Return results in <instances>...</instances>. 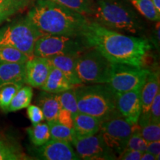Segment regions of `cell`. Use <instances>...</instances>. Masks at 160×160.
Instances as JSON below:
<instances>
[{
	"mask_svg": "<svg viewBox=\"0 0 160 160\" xmlns=\"http://www.w3.org/2000/svg\"><path fill=\"white\" fill-rule=\"evenodd\" d=\"M79 37L88 49L95 50L113 64L144 68L152 48L147 39L122 34L95 21H88Z\"/></svg>",
	"mask_w": 160,
	"mask_h": 160,
	"instance_id": "6da1fadb",
	"label": "cell"
},
{
	"mask_svg": "<svg viewBox=\"0 0 160 160\" xmlns=\"http://www.w3.org/2000/svg\"><path fill=\"white\" fill-rule=\"evenodd\" d=\"M27 17L42 34L77 37L88 22L85 16L51 0H35Z\"/></svg>",
	"mask_w": 160,
	"mask_h": 160,
	"instance_id": "7a4b0ae2",
	"label": "cell"
},
{
	"mask_svg": "<svg viewBox=\"0 0 160 160\" xmlns=\"http://www.w3.org/2000/svg\"><path fill=\"white\" fill-rule=\"evenodd\" d=\"M93 15L96 22L111 30L138 33L143 29L137 15L119 0H98Z\"/></svg>",
	"mask_w": 160,
	"mask_h": 160,
	"instance_id": "3957f363",
	"label": "cell"
},
{
	"mask_svg": "<svg viewBox=\"0 0 160 160\" xmlns=\"http://www.w3.org/2000/svg\"><path fill=\"white\" fill-rule=\"evenodd\" d=\"M79 112L103 120L119 113L116 95L106 84L77 85L74 88Z\"/></svg>",
	"mask_w": 160,
	"mask_h": 160,
	"instance_id": "277c9868",
	"label": "cell"
},
{
	"mask_svg": "<svg viewBox=\"0 0 160 160\" xmlns=\"http://www.w3.org/2000/svg\"><path fill=\"white\" fill-rule=\"evenodd\" d=\"M42 35L28 17H23L0 29V47L15 48L31 58L36 42Z\"/></svg>",
	"mask_w": 160,
	"mask_h": 160,
	"instance_id": "5b68a950",
	"label": "cell"
},
{
	"mask_svg": "<svg viewBox=\"0 0 160 160\" xmlns=\"http://www.w3.org/2000/svg\"><path fill=\"white\" fill-rule=\"evenodd\" d=\"M113 63L93 49L80 53L76 70L82 83L106 84L111 77Z\"/></svg>",
	"mask_w": 160,
	"mask_h": 160,
	"instance_id": "8992f818",
	"label": "cell"
},
{
	"mask_svg": "<svg viewBox=\"0 0 160 160\" xmlns=\"http://www.w3.org/2000/svg\"><path fill=\"white\" fill-rule=\"evenodd\" d=\"M87 49L79 37L44 34L36 42L33 56L48 59L56 56L79 54Z\"/></svg>",
	"mask_w": 160,
	"mask_h": 160,
	"instance_id": "52a82bcc",
	"label": "cell"
},
{
	"mask_svg": "<svg viewBox=\"0 0 160 160\" xmlns=\"http://www.w3.org/2000/svg\"><path fill=\"white\" fill-rule=\"evenodd\" d=\"M134 127L117 113L102 120L99 133L106 145L119 156L125 149Z\"/></svg>",
	"mask_w": 160,
	"mask_h": 160,
	"instance_id": "ba28073f",
	"label": "cell"
},
{
	"mask_svg": "<svg viewBox=\"0 0 160 160\" xmlns=\"http://www.w3.org/2000/svg\"><path fill=\"white\" fill-rule=\"evenodd\" d=\"M151 71L144 68L113 64L111 77L106 85L114 93H122L142 87Z\"/></svg>",
	"mask_w": 160,
	"mask_h": 160,
	"instance_id": "9c48e42d",
	"label": "cell"
},
{
	"mask_svg": "<svg viewBox=\"0 0 160 160\" xmlns=\"http://www.w3.org/2000/svg\"><path fill=\"white\" fill-rule=\"evenodd\" d=\"M72 145L80 159L85 160H113L117 155L106 145L99 133L84 138L73 137Z\"/></svg>",
	"mask_w": 160,
	"mask_h": 160,
	"instance_id": "30bf717a",
	"label": "cell"
},
{
	"mask_svg": "<svg viewBox=\"0 0 160 160\" xmlns=\"http://www.w3.org/2000/svg\"><path fill=\"white\" fill-rule=\"evenodd\" d=\"M142 87L125 93H115L118 112L133 125H138L141 113L140 94Z\"/></svg>",
	"mask_w": 160,
	"mask_h": 160,
	"instance_id": "8fae6325",
	"label": "cell"
},
{
	"mask_svg": "<svg viewBox=\"0 0 160 160\" xmlns=\"http://www.w3.org/2000/svg\"><path fill=\"white\" fill-rule=\"evenodd\" d=\"M39 159L45 160H79L80 158L68 142L51 139L36 150Z\"/></svg>",
	"mask_w": 160,
	"mask_h": 160,
	"instance_id": "7c38bea8",
	"label": "cell"
},
{
	"mask_svg": "<svg viewBox=\"0 0 160 160\" xmlns=\"http://www.w3.org/2000/svg\"><path fill=\"white\" fill-rule=\"evenodd\" d=\"M159 91H160L159 72V71L150 72L141 88V113L138 121V125L140 127H142L150 122V110L153 100Z\"/></svg>",
	"mask_w": 160,
	"mask_h": 160,
	"instance_id": "4fadbf2b",
	"label": "cell"
},
{
	"mask_svg": "<svg viewBox=\"0 0 160 160\" xmlns=\"http://www.w3.org/2000/svg\"><path fill=\"white\" fill-rule=\"evenodd\" d=\"M51 64L46 58L31 57L25 62V82L37 88H41L48 76Z\"/></svg>",
	"mask_w": 160,
	"mask_h": 160,
	"instance_id": "5bb4252c",
	"label": "cell"
},
{
	"mask_svg": "<svg viewBox=\"0 0 160 160\" xmlns=\"http://www.w3.org/2000/svg\"><path fill=\"white\" fill-rule=\"evenodd\" d=\"M102 120L93 116L79 112L73 117L74 137L84 138L99 133Z\"/></svg>",
	"mask_w": 160,
	"mask_h": 160,
	"instance_id": "9a60e30c",
	"label": "cell"
},
{
	"mask_svg": "<svg viewBox=\"0 0 160 160\" xmlns=\"http://www.w3.org/2000/svg\"><path fill=\"white\" fill-rule=\"evenodd\" d=\"M79 54L80 53L56 56L48 58V59L52 66L57 68L62 72L72 85L77 86L83 84L78 77L77 70H76V64Z\"/></svg>",
	"mask_w": 160,
	"mask_h": 160,
	"instance_id": "2e32d148",
	"label": "cell"
},
{
	"mask_svg": "<svg viewBox=\"0 0 160 160\" xmlns=\"http://www.w3.org/2000/svg\"><path fill=\"white\" fill-rule=\"evenodd\" d=\"M19 82H25V63L0 62V87Z\"/></svg>",
	"mask_w": 160,
	"mask_h": 160,
	"instance_id": "e0dca14e",
	"label": "cell"
},
{
	"mask_svg": "<svg viewBox=\"0 0 160 160\" xmlns=\"http://www.w3.org/2000/svg\"><path fill=\"white\" fill-rule=\"evenodd\" d=\"M74 87L76 86L72 85L62 72L51 65L47 79L41 89L48 93H59Z\"/></svg>",
	"mask_w": 160,
	"mask_h": 160,
	"instance_id": "ac0fdd59",
	"label": "cell"
},
{
	"mask_svg": "<svg viewBox=\"0 0 160 160\" xmlns=\"http://www.w3.org/2000/svg\"><path fill=\"white\" fill-rule=\"evenodd\" d=\"M39 107L42 111L45 119L48 122L57 121L61 105L57 93L42 91L38 97Z\"/></svg>",
	"mask_w": 160,
	"mask_h": 160,
	"instance_id": "d6986e66",
	"label": "cell"
},
{
	"mask_svg": "<svg viewBox=\"0 0 160 160\" xmlns=\"http://www.w3.org/2000/svg\"><path fill=\"white\" fill-rule=\"evenodd\" d=\"M33 97V89L31 86L22 87L12 99L8 107V112H15L25 108L31 104Z\"/></svg>",
	"mask_w": 160,
	"mask_h": 160,
	"instance_id": "ffe728a7",
	"label": "cell"
},
{
	"mask_svg": "<svg viewBox=\"0 0 160 160\" xmlns=\"http://www.w3.org/2000/svg\"><path fill=\"white\" fill-rule=\"evenodd\" d=\"M27 132L31 143L36 147L43 145L51 139L48 123L40 122L32 125V127L27 128Z\"/></svg>",
	"mask_w": 160,
	"mask_h": 160,
	"instance_id": "44dd1931",
	"label": "cell"
},
{
	"mask_svg": "<svg viewBox=\"0 0 160 160\" xmlns=\"http://www.w3.org/2000/svg\"><path fill=\"white\" fill-rule=\"evenodd\" d=\"M77 12L82 15H92L93 13V5L92 0H51Z\"/></svg>",
	"mask_w": 160,
	"mask_h": 160,
	"instance_id": "7402d4cb",
	"label": "cell"
},
{
	"mask_svg": "<svg viewBox=\"0 0 160 160\" xmlns=\"http://www.w3.org/2000/svg\"><path fill=\"white\" fill-rule=\"evenodd\" d=\"M130 2L138 11L151 21H159L160 13L157 11L152 0H129Z\"/></svg>",
	"mask_w": 160,
	"mask_h": 160,
	"instance_id": "603a6c76",
	"label": "cell"
},
{
	"mask_svg": "<svg viewBox=\"0 0 160 160\" xmlns=\"http://www.w3.org/2000/svg\"><path fill=\"white\" fill-rule=\"evenodd\" d=\"M29 59L28 56L15 48L10 46L0 47V62L12 63H25Z\"/></svg>",
	"mask_w": 160,
	"mask_h": 160,
	"instance_id": "cb8c5ba5",
	"label": "cell"
},
{
	"mask_svg": "<svg viewBox=\"0 0 160 160\" xmlns=\"http://www.w3.org/2000/svg\"><path fill=\"white\" fill-rule=\"evenodd\" d=\"M49 127L51 138L53 139L61 140L71 143L74 137L73 129L69 128L57 121L48 122Z\"/></svg>",
	"mask_w": 160,
	"mask_h": 160,
	"instance_id": "d4e9b609",
	"label": "cell"
},
{
	"mask_svg": "<svg viewBox=\"0 0 160 160\" xmlns=\"http://www.w3.org/2000/svg\"><path fill=\"white\" fill-rule=\"evenodd\" d=\"M26 159L17 145L8 139L0 138V160H18Z\"/></svg>",
	"mask_w": 160,
	"mask_h": 160,
	"instance_id": "484cf974",
	"label": "cell"
},
{
	"mask_svg": "<svg viewBox=\"0 0 160 160\" xmlns=\"http://www.w3.org/2000/svg\"><path fill=\"white\" fill-rule=\"evenodd\" d=\"M24 83H10L0 87V108L8 112L12 99L17 92L22 87Z\"/></svg>",
	"mask_w": 160,
	"mask_h": 160,
	"instance_id": "4316f807",
	"label": "cell"
},
{
	"mask_svg": "<svg viewBox=\"0 0 160 160\" xmlns=\"http://www.w3.org/2000/svg\"><path fill=\"white\" fill-rule=\"evenodd\" d=\"M75 88V87H74ZM74 88L57 93L61 108L69 111L73 117L79 113Z\"/></svg>",
	"mask_w": 160,
	"mask_h": 160,
	"instance_id": "83f0119b",
	"label": "cell"
},
{
	"mask_svg": "<svg viewBox=\"0 0 160 160\" xmlns=\"http://www.w3.org/2000/svg\"><path fill=\"white\" fill-rule=\"evenodd\" d=\"M33 1L35 0H0V11L10 17L22 11Z\"/></svg>",
	"mask_w": 160,
	"mask_h": 160,
	"instance_id": "f1b7e54d",
	"label": "cell"
},
{
	"mask_svg": "<svg viewBox=\"0 0 160 160\" xmlns=\"http://www.w3.org/2000/svg\"><path fill=\"white\" fill-rule=\"evenodd\" d=\"M147 142L143 139L142 136L140 132V126L139 125H135L134 128L133 130L131 135L130 136L128 141L126 145L125 149L128 150H135L142 152H145L147 148Z\"/></svg>",
	"mask_w": 160,
	"mask_h": 160,
	"instance_id": "f546056e",
	"label": "cell"
},
{
	"mask_svg": "<svg viewBox=\"0 0 160 160\" xmlns=\"http://www.w3.org/2000/svg\"><path fill=\"white\" fill-rule=\"evenodd\" d=\"M140 132L147 143L160 140V122H148L140 127Z\"/></svg>",
	"mask_w": 160,
	"mask_h": 160,
	"instance_id": "4dcf8cb0",
	"label": "cell"
},
{
	"mask_svg": "<svg viewBox=\"0 0 160 160\" xmlns=\"http://www.w3.org/2000/svg\"><path fill=\"white\" fill-rule=\"evenodd\" d=\"M149 120V122H160V91L157 92L152 102Z\"/></svg>",
	"mask_w": 160,
	"mask_h": 160,
	"instance_id": "1f68e13d",
	"label": "cell"
},
{
	"mask_svg": "<svg viewBox=\"0 0 160 160\" xmlns=\"http://www.w3.org/2000/svg\"><path fill=\"white\" fill-rule=\"evenodd\" d=\"M28 115L31 120L32 125H36L37 124L45 120L44 114L41 108L37 105H28Z\"/></svg>",
	"mask_w": 160,
	"mask_h": 160,
	"instance_id": "d6a6232c",
	"label": "cell"
},
{
	"mask_svg": "<svg viewBox=\"0 0 160 160\" xmlns=\"http://www.w3.org/2000/svg\"><path fill=\"white\" fill-rule=\"evenodd\" d=\"M57 121L62 124L63 125L69 128L73 129V117L71 113L68 110L61 108L57 117Z\"/></svg>",
	"mask_w": 160,
	"mask_h": 160,
	"instance_id": "836d02e7",
	"label": "cell"
},
{
	"mask_svg": "<svg viewBox=\"0 0 160 160\" xmlns=\"http://www.w3.org/2000/svg\"><path fill=\"white\" fill-rule=\"evenodd\" d=\"M142 152L135 150L125 149L118 156L117 159L122 160H139L141 159Z\"/></svg>",
	"mask_w": 160,
	"mask_h": 160,
	"instance_id": "e575fe53",
	"label": "cell"
},
{
	"mask_svg": "<svg viewBox=\"0 0 160 160\" xmlns=\"http://www.w3.org/2000/svg\"><path fill=\"white\" fill-rule=\"evenodd\" d=\"M145 151L152 153L153 156H155L157 159L159 160L160 159V140L148 142Z\"/></svg>",
	"mask_w": 160,
	"mask_h": 160,
	"instance_id": "d590c367",
	"label": "cell"
},
{
	"mask_svg": "<svg viewBox=\"0 0 160 160\" xmlns=\"http://www.w3.org/2000/svg\"><path fill=\"white\" fill-rule=\"evenodd\" d=\"M140 160H157L155 156H153L152 153H149L148 151H145L142 153L141 159Z\"/></svg>",
	"mask_w": 160,
	"mask_h": 160,
	"instance_id": "8d00e7d4",
	"label": "cell"
},
{
	"mask_svg": "<svg viewBox=\"0 0 160 160\" xmlns=\"http://www.w3.org/2000/svg\"><path fill=\"white\" fill-rule=\"evenodd\" d=\"M155 8L157 10L158 12L160 13V0H152Z\"/></svg>",
	"mask_w": 160,
	"mask_h": 160,
	"instance_id": "74e56055",
	"label": "cell"
},
{
	"mask_svg": "<svg viewBox=\"0 0 160 160\" xmlns=\"http://www.w3.org/2000/svg\"><path fill=\"white\" fill-rule=\"evenodd\" d=\"M8 18H9L7 15H5V13H2V11H0V24L3 21H5V19H7Z\"/></svg>",
	"mask_w": 160,
	"mask_h": 160,
	"instance_id": "f35d334b",
	"label": "cell"
}]
</instances>
